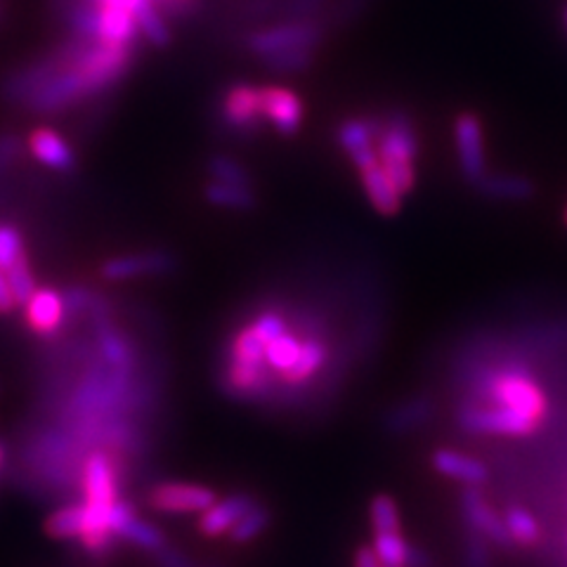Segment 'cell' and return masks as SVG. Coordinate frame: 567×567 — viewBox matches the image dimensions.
I'll return each mask as SVG.
<instances>
[{
    "mask_svg": "<svg viewBox=\"0 0 567 567\" xmlns=\"http://www.w3.org/2000/svg\"><path fill=\"white\" fill-rule=\"evenodd\" d=\"M116 466L104 452H93L83 464V551L91 558H106L112 554L116 537L112 532V508L116 496Z\"/></svg>",
    "mask_w": 567,
    "mask_h": 567,
    "instance_id": "obj_1",
    "label": "cell"
},
{
    "mask_svg": "<svg viewBox=\"0 0 567 567\" xmlns=\"http://www.w3.org/2000/svg\"><path fill=\"white\" fill-rule=\"evenodd\" d=\"M471 400L516 412L539 425L548 414L546 393L525 364L511 362L494 369H485L481 377L473 379Z\"/></svg>",
    "mask_w": 567,
    "mask_h": 567,
    "instance_id": "obj_2",
    "label": "cell"
},
{
    "mask_svg": "<svg viewBox=\"0 0 567 567\" xmlns=\"http://www.w3.org/2000/svg\"><path fill=\"white\" fill-rule=\"evenodd\" d=\"M379 162L390 183L406 197L416 187V158H419V135L414 121L406 114H393L379 121L377 135Z\"/></svg>",
    "mask_w": 567,
    "mask_h": 567,
    "instance_id": "obj_3",
    "label": "cell"
},
{
    "mask_svg": "<svg viewBox=\"0 0 567 567\" xmlns=\"http://www.w3.org/2000/svg\"><path fill=\"white\" fill-rule=\"evenodd\" d=\"M322 43V27L312 22H291V24H277L270 29L256 31L246 39L248 52L256 58H275L281 52H296V50H317Z\"/></svg>",
    "mask_w": 567,
    "mask_h": 567,
    "instance_id": "obj_4",
    "label": "cell"
},
{
    "mask_svg": "<svg viewBox=\"0 0 567 567\" xmlns=\"http://www.w3.org/2000/svg\"><path fill=\"white\" fill-rule=\"evenodd\" d=\"M218 114L227 131H233L237 135L258 133L265 123L260 87L251 83L229 85L220 97Z\"/></svg>",
    "mask_w": 567,
    "mask_h": 567,
    "instance_id": "obj_5",
    "label": "cell"
},
{
    "mask_svg": "<svg viewBox=\"0 0 567 567\" xmlns=\"http://www.w3.org/2000/svg\"><path fill=\"white\" fill-rule=\"evenodd\" d=\"M454 145L461 175L471 185H477L487 175V158H485V137L483 123L473 112H461L454 121Z\"/></svg>",
    "mask_w": 567,
    "mask_h": 567,
    "instance_id": "obj_6",
    "label": "cell"
},
{
    "mask_svg": "<svg viewBox=\"0 0 567 567\" xmlns=\"http://www.w3.org/2000/svg\"><path fill=\"white\" fill-rule=\"evenodd\" d=\"M150 506L156 513H171V516H185V513H204L218 502L213 487L194 483H158L150 492Z\"/></svg>",
    "mask_w": 567,
    "mask_h": 567,
    "instance_id": "obj_7",
    "label": "cell"
},
{
    "mask_svg": "<svg viewBox=\"0 0 567 567\" xmlns=\"http://www.w3.org/2000/svg\"><path fill=\"white\" fill-rule=\"evenodd\" d=\"M260 102L262 114L270 126L284 135L291 137L303 126L306 118V104L300 95L287 85H262L260 87Z\"/></svg>",
    "mask_w": 567,
    "mask_h": 567,
    "instance_id": "obj_8",
    "label": "cell"
},
{
    "mask_svg": "<svg viewBox=\"0 0 567 567\" xmlns=\"http://www.w3.org/2000/svg\"><path fill=\"white\" fill-rule=\"evenodd\" d=\"M458 508H461V518H464L468 529L477 532V535L485 537L489 544L499 546V548L513 546V539L504 525V518L496 516L481 489L466 487L464 492H461Z\"/></svg>",
    "mask_w": 567,
    "mask_h": 567,
    "instance_id": "obj_9",
    "label": "cell"
},
{
    "mask_svg": "<svg viewBox=\"0 0 567 567\" xmlns=\"http://www.w3.org/2000/svg\"><path fill=\"white\" fill-rule=\"evenodd\" d=\"M173 268H175V258L168 251H150V254L116 256V258L104 260L100 275L106 281H126L135 277L168 275Z\"/></svg>",
    "mask_w": 567,
    "mask_h": 567,
    "instance_id": "obj_10",
    "label": "cell"
},
{
    "mask_svg": "<svg viewBox=\"0 0 567 567\" xmlns=\"http://www.w3.org/2000/svg\"><path fill=\"white\" fill-rule=\"evenodd\" d=\"M112 532L116 539H126L150 554H156L158 548L166 546L164 532L154 527L152 523L137 518L135 508L123 499H118L112 508Z\"/></svg>",
    "mask_w": 567,
    "mask_h": 567,
    "instance_id": "obj_11",
    "label": "cell"
},
{
    "mask_svg": "<svg viewBox=\"0 0 567 567\" xmlns=\"http://www.w3.org/2000/svg\"><path fill=\"white\" fill-rule=\"evenodd\" d=\"M24 308L29 329L39 336H55L66 317L64 298L55 289H35Z\"/></svg>",
    "mask_w": 567,
    "mask_h": 567,
    "instance_id": "obj_12",
    "label": "cell"
},
{
    "mask_svg": "<svg viewBox=\"0 0 567 567\" xmlns=\"http://www.w3.org/2000/svg\"><path fill=\"white\" fill-rule=\"evenodd\" d=\"M258 502L248 494H233L223 502H216L210 508H206L199 518V532L204 537H220L227 535L248 511H251Z\"/></svg>",
    "mask_w": 567,
    "mask_h": 567,
    "instance_id": "obj_13",
    "label": "cell"
},
{
    "mask_svg": "<svg viewBox=\"0 0 567 567\" xmlns=\"http://www.w3.org/2000/svg\"><path fill=\"white\" fill-rule=\"evenodd\" d=\"M431 464L440 475H445L450 481H456L466 487H483L489 481V471L483 461L454 450L433 452Z\"/></svg>",
    "mask_w": 567,
    "mask_h": 567,
    "instance_id": "obj_14",
    "label": "cell"
},
{
    "mask_svg": "<svg viewBox=\"0 0 567 567\" xmlns=\"http://www.w3.org/2000/svg\"><path fill=\"white\" fill-rule=\"evenodd\" d=\"M29 152L35 162H41L43 166H48L52 171L71 173L76 168L74 150L66 145L60 133L50 131V128H35L29 135Z\"/></svg>",
    "mask_w": 567,
    "mask_h": 567,
    "instance_id": "obj_15",
    "label": "cell"
},
{
    "mask_svg": "<svg viewBox=\"0 0 567 567\" xmlns=\"http://www.w3.org/2000/svg\"><path fill=\"white\" fill-rule=\"evenodd\" d=\"M360 181H362V187L367 192L371 206L377 208V213H381V216H385V218L398 216L402 208V194L395 189L393 183H390V177L385 175L381 164L360 171Z\"/></svg>",
    "mask_w": 567,
    "mask_h": 567,
    "instance_id": "obj_16",
    "label": "cell"
},
{
    "mask_svg": "<svg viewBox=\"0 0 567 567\" xmlns=\"http://www.w3.org/2000/svg\"><path fill=\"white\" fill-rule=\"evenodd\" d=\"M475 189L487 199L496 202H525L535 197V183L525 175H511V173H487Z\"/></svg>",
    "mask_w": 567,
    "mask_h": 567,
    "instance_id": "obj_17",
    "label": "cell"
},
{
    "mask_svg": "<svg viewBox=\"0 0 567 567\" xmlns=\"http://www.w3.org/2000/svg\"><path fill=\"white\" fill-rule=\"evenodd\" d=\"M303 341L306 336L300 339L298 333L287 329L281 336H277L275 341L268 343V350H265V364H268L272 377H279L284 381L291 374V369L300 358V350H303Z\"/></svg>",
    "mask_w": 567,
    "mask_h": 567,
    "instance_id": "obj_18",
    "label": "cell"
},
{
    "mask_svg": "<svg viewBox=\"0 0 567 567\" xmlns=\"http://www.w3.org/2000/svg\"><path fill=\"white\" fill-rule=\"evenodd\" d=\"M97 322H100V354L104 364L116 371H131L133 367V346L128 343L126 336H123L116 327H112L102 315L97 312Z\"/></svg>",
    "mask_w": 567,
    "mask_h": 567,
    "instance_id": "obj_19",
    "label": "cell"
},
{
    "mask_svg": "<svg viewBox=\"0 0 567 567\" xmlns=\"http://www.w3.org/2000/svg\"><path fill=\"white\" fill-rule=\"evenodd\" d=\"M329 360V348L324 343L322 336H306L303 341V350H300V358L296 362V367L291 369V374L284 379V383L291 385V388H298L308 383L319 369H322Z\"/></svg>",
    "mask_w": 567,
    "mask_h": 567,
    "instance_id": "obj_20",
    "label": "cell"
},
{
    "mask_svg": "<svg viewBox=\"0 0 567 567\" xmlns=\"http://www.w3.org/2000/svg\"><path fill=\"white\" fill-rule=\"evenodd\" d=\"M377 135H379V121L374 118H346L339 131H336V142L339 147L352 156L354 152L377 147Z\"/></svg>",
    "mask_w": 567,
    "mask_h": 567,
    "instance_id": "obj_21",
    "label": "cell"
},
{
    "mask_svg": "<svg viewBox=\"0 0 567 567\" xmlns=\"http://www.w3.org/2000/svg\"><path fill=\"white\" fill-rule=\"evenodd\" d=\"M204 197L208 204L229 210H254L258 199L254 194V187H237L225 183H208L204 187Z\"/></svg>",
    "mask_w": 567,
    "mask_h": 567,
    "instance_id": "obj_22",
    "label": "cell"
},
{
    "mask_svg": "<svg viewBox=\"0 0 567 567\" xmlns=\"http://www.w3.org/2000/svg\"><path fill=\"white\" fill-rule=\"evenodd\" d=\"M135 22L140 33L154 45V48H168L173 41V33L168 22L164 20L162 10L156 8L154 0H145L137 10H135Z\"/></svg>",
    "mask_w": 567,
    "mask_h": 567,
    "instance_id": "obj_23",
    "label": "cell"
},
{
    "mask_svg": "<svg viewBox=\"0 0 567 567\" xmlns=\"http://www.w3.org/2000/svg\"><path fill=\"white\" fill-rule=\"evenodd\" d=\"M83 525H85L83 504H69L52 513V516L45 520V535L60 542L81 539Z\"/></svg>",
    "mask_w": 567,
    "mask_h": 567,
    "instance_id": "obj_24",
    "label": "cell"
},
{
    "mask_svg": "<svg viewBox=\"0 0 567 567\" xmlns=\"http://www.w3.org/2000/svg\"><path fill=\"white\" fill-rule=\"evenodd\" d=\"M431 412H433L431 400L416 398V400H410V402L395 406V410L388 414L385 425L390 433H410V431L419 429L421 423L429 421Z\"/></svg>",
    "mask_w": 567,
    "mask_h": 567,
    "instance_id": "obj_25",
    "label": "cell"
},
{
    "mask_svg": "<svg viewBox=\"0 0 567 567\" xmlns=\"http://www.w3.org/2000/svg\"><path fill=\"white\" fill-rule=\"evenodd\" d=\"M206 171L213 183L237 185V187H254V177L246 166H241L237 158L225 154H213L206 164Z\"/></svg>",
    "mask_w": 567,
    "mask_h": 567,
    "instance_id": "obj_26",
    "label": "cell"
},
{
    "mask_svg": "<svg viewBox=\"0 0 567 567\" xmlns=\"http://www.w3.org/2000/svg\"><path fill=\"white\" fill-rule=\"evenodd\" d=\"M504 525L508 529L513 544L518 546H535L542 537L539 523L523 506H511L504 516Z\"/></svg>",
    "mask_w": 567,
    "mask_h": 567,
    "instance_id": "obj_27",
    "label": "cell"
},
{
    "mask_svg": "<svg viewBox=\"0 0 567 567\" xmlns=\"http://www.w3.org/2000/svg\"><path fill=\"white\" fill-rule=\"evenodd\" d=\"M270 520H272V516H270L268 506L256 504L233 529L227 532V535L235 544H248V542H254L256 537H260L262 532L270 527Z\"/></svg>",
    "mask_w": 567,
    "mask_h": 567,
    "instance_id": "obj_28",
    "label": "cell"
},
{
    "mask_svg": "<svg viewBox=\"0 0 567 567\" xmlns=\"http://www.w3.org/2000/svg\"><path fill=\"white\" fill-rule=\"evenodd\" d=\"M383 567H406V556H410V544L402 539L400 532H379L374 546Z\"/></svg>",
    "mask_w": 567,
    "mask_h": 567,
    "instance_id": "obj_29",
    "label": "cell"
},
{
    "mask_svg": "<svg viewBox=\"0 0 567 567\" xmlns=\"http://www.w3.org/2000/svg\"><path fill=\"white\" fill-rule=\"evenodd\" d=\"M369 518L377 529V535L379 532H400V511L393 496L377 494L369 504Z\"/></svg>",
    "mask_w": 567,
    "mask_h": 567,
    "instance_id": "obj_30",
    "label": "cell"
},
{
    "mask_svg": "<svg viewBox=\"0 0 567 567\" xmlns=\"http://www.w3.org/2000/svg\"><path fill=\"white\" fill-rule=\"evenodd\" d=\"M6 277H8V284H10L12 296L17 300V306H27V300L33 296L35 289H39L35 287V277L31 272L27 254L17 260L10 270H6Z\"/></svg>",
    "mask_w": 567,
    "mask_h": 567,
    "instance_id": "obj_31",
    "label": "cell"
},
{
    "mask_svg": "<svg viewBox=\"0 0 567 567\" xmlns=\"http://www.w3.org/2000/svg\"><path fill=\"white\" fill-rule=\"evenodd\" d=\"M24 239L20 227L0 223V272L10 270L12 265L24 256Z\"/></svg>",
    "mask_w": 567,
    "mask_h": 567,
    "instance_id": "obj_32",
    "label": "cell"
},
{
    "mask_svg": "<svg viewBox=\"0 0 567 567\" xmlns=\"http://www.w3.org/2000/svg\"><path fill=\"white\" fill-rule=\"evenodd\" d=\"M315 62V50H296V52H281V55L268 58V64L277 74H300V71H308Z\"/></svg>",
    "mask_w": 567,
    "mask_h": 567,
    "instance_id": "obj_33",
    "label": "cell"
},
{
    "mask_svg": "<svg viewBox=\"0 0 567 567\" xmlns=\"http://www.w3.org/2000/svg\"><path fill=\"white\" fill-rule=\"evenodd\" d=\"M489 542L477 535V532L466 527V539H464V563L466 567H492V551Z\"/></svg>",
    "mask_w": 567,
    "mask_h": 567,
    "instance_id": "obj_34",
    "label": "cell"
},
{
    "mask_svg": "<svg viewBox=\"0 0 567 567\" xmlns=\"http://www.w3.org/2000/svg\"><path fill=\"white\" fill-rule=\"evenodd\" d=\"M64 298V308L66 315H85V312H93L95 303H97V296L85 289V287H71L62 293Z\"/></svg>",
    "mask_w": 567,
    "mask_h": 567,
    "instance_id": "obj_35",
    "label": "cell"
},
{
    "mask_svg": "<svg viewBox=\"0 0 567 567\" xmlns=\"http://www.w3.org/2000/svg\"><path fill=\"white\" fill-rule=\"evenodd\" d=\"M22 142L17 135H0V173L8 171L20 156Z\"/></svg>",
    "mask_w": 567,
    "mask_h": 567,
    "instance_id": "obj_36",
    "label": "cell"
},
{
    "mask_svg": "<svg viewBox=\"0 0 567 567\" xmlns=\"http://www.w3.org/2000/svg\"><path fill=\"white\" fill-rule=\"evenodd\" d=\"M154 558H156L158 567H197L183 551H177V548H173L168 544L164 548H158Z\"/></svg>",
    "mask_w": 567,
    "mask_h": 567,
    "instance_id": "obj_37",
    "label": "cell"
},
{
    "mask_svg": "<svg viewBox=\"0 0 567 567\" xmlns=\"http://www.w3.org/2000/svg\"><path fill=\"white\" fill-rule=\"evenodd\" d=\"M14 308H17V300L12 296L8 277L6 272H0V315H10Z\"/></svg>",
    "mask_w": 567,
    "mask_h": 567,
    "instance_id": "obj_38",
    "label": "cell"
},
{
    "mask_svg": "<svg viewBox=\"0 0 567 567\" xmlns=\"http://www.w3.org/2000/svg\"><path fill=\"white\" fill-rule=\"evenodd\" d=\"M354 567H383L377 551L371 546H362L358 548V554H354Z\"/></svg>",
    "mask_w": 567,
    "mask_h": 567,
    "instance_id": "obj_39",
    "label": "cell"
},
{
    "mask_svg": "<svg viewBox=\"0 0 567 567\" xmlns=\"http://www.w3.org/2000/svg\"><path fill=\"white\" fill-rule=\"evenodd\" d=\"M156 8H164L171 14H187L194 6V0H154Z\"/></svg>",
    "mask_w": 567,
    "mask_h": 567,
    "instance_id": "obj_40",
    "label": "cell"
},
{
    "mask_svg": "<svg viewBox=\"0 0 567 567\" xmlns=\"http://www.w3.org/2000/svg\"><path fill=\"white\" fill-rule=\"evenodd\" d=\"M406 567H431V556L423 548L410 546V556H406Z\"/></svg>",
    "mask_w": 567,
    "mask_h": 567,
    "instance_id": "obj_41",
    "label": "cell"
},
{
    "mask_svg": "<svg viewBox=\"0 0 567 567\" xmlns=\"http://www.w3.org/2000/svg\"><path fill=\"white\" fill-rule=\"evenodd\" d=\"M3 461H6V450H3V445H0V466H3Z\"/></svg>",
    "mask_w": 567,
    "mask_h": 567,
    "instance_id": "obj_42",
    "label": "cell"
},
{
    "mask_svg": "<svg viewBox=\"0 0 567 567\" xmlns=\"http://www.w3.org/2000/svg\"><path fill=\"white\" fill-rule=\"evenodd\" d=\"M563 220H565V227H567V206H565V213H563Z\"/></svg>",
    "mask_w": 567,
    "mask_h": 567,
    "instance_id": "obj_43",
    "label": "cell"
},
{
    "mask_svg": "<svg viewBox=\"0 0 567 567\" xmlns=\"http://www.w3.org/2000/svg\"><path fill=\"white\" fill-rule=\"evenodd\" d=\"M565 22H567V12H565Z\"/></svg>",
    "mask_w": 567,
    "mask_h": 567,
    "instance_id": "obj_44",
    "label": "cell"
}]
</instances>
